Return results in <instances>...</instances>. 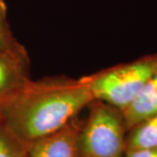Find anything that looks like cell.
Listing matches in <instances>:
<instances>
[{"instance_id":"1","label":"cell","mask_w":157,"mask_h":157,"mask_svg":"<svg viewBox=\"0 0 157 157\" xmlns=\"http://www.w3.org/2000/svg\"><path fill=\"white\" fill-rule=\"evenodd\" d=\"M93 100L82 77L31 79L0 103V124L28 145L65 127Z\"/></svg>"},{"instance_id":"2","label":"cell","mask_w":157,"mask_h":157,"mask_svg":"<svg viewBox=\"0 0 157 157\" xmlns=\"http://www.w3.org/2000/svg\"><path fill=\"white\" fill-rule=\"evenodd\" d=\"M157 71V52L82 77L94 100L123 109Z\"/></svg>"},{"instance_id":"3","label":"cell","mask_w":157,"mask_h":157,"mask_svg":"<svg viewBox=\"0 0 157 157\" xmlns=\"http://www.w3.org/2000/svg\"><path fill=\"white\" fill-rule=\"evenodd\" d=\"M78 136L79 157H124L128 128L121 109L93 100Z\"/></svg>"},{"instance_id":"4","label":"cell","mask_w":157,"mask_h":157,"mask_svg":"<svg viewBox=\"0 0 157 157\" xmlns=\"http://www.w3.org/2000/svg\"><path fill=\"white\" fill-rule=\"evenodd\" d=\"M83 121L75 117L58 131L27 145V157H79L78 136Z\"/></svg>"},{"instance_id":"5","label":"cell","mask_w":157,"mask_h":157,"mask_svg":"<svg viewBox=\"0 0 157 157\" xmlns=\"http://www.w3.org/2000/svg\"><path fill=\"white\" fill-rule=\"evenodd\" d=\"M31 79L30 63L0 52V103L16 94Z\"/></svg>"},{"instance_id":"6","label":"cell","mask_w":157,"mask_h":157,"mask_svg":"<svg viewBox=\"0 0 157 157\" xmlns=\"http://www.w3.org/2000/svg\"><path fill=\"white\" fill-rule=\"evenodd\" d=\"M128 131L136 124L157 113V71L147 81L138 94L121 109Z\"/></svg>"},{"instance_id":"7","label":"cell","mask_w":157,"mask_h":157,"mask_svg":"<svg viewBox=\"0 0 157 157\" xmlns=\"http://www.w3.org/2000/svg\"><path fill=\"white\" fill-rule=\"evenodd\" d=\"M157 147V113L129 129L126 137V152Z\"/></svg>"},{"instance_id":"8","label":"cell","mask_w":157,"mask_h":157,"mask_svg":"<svg viewBox=\"0 0 157 157\" xmlns=\"http://www.w3.org/2000/svg\"><path fill=\"white\" fill-rule=\"evenodd\" d=\"M0 52L30 63V57L24 45L17 41L11 31L7 17L6 0H0Z\"/></svg>"},{"instance_id":"9","label":"cell","mask_w":157,"mask_h":157,"mask_svg":"<svg viewBox=\"0 0 157 157\" xmlns=\"http://www.w3.org/2000/svg\"><path fill=\"white\" fill-rule=\"evenodd\" d=\"M0 157H27V145L24 144L0 124Z\"/></svg>"},{"instance_id":"10","label":"cell","mask_w":157,"mask_h":157,"mask_svg":"<svg viewBox=\"0 0 157 157\" xmlns=\"http://www.w3.org/2000/svg\"><path fill=\"white\" fill-rule=\"evenodd\" d=\"M124 157H157V147L126 152Z\"/></svg>"}]
</instances>
